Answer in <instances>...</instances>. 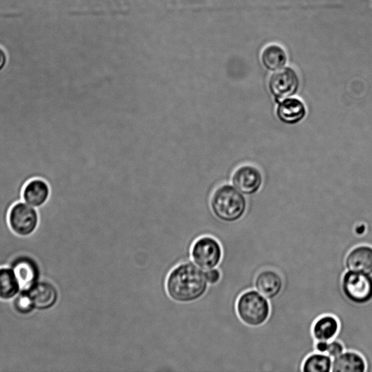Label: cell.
I'll return each mask as SVG.
<instances>
[{
	"instance_id": "1",
	"label": "cell",
	"mask_w": 372,
	"mask_h": 372,
	"mask_svg": "<svg viewBox=\"0 0 372 372\" xmlns=\"http://www.w3.org/2000/svg\"><path fill=\"white\" fill-rule=\"evenodd\" d=\"M209 287L206 272L192 260L173 267L165 282L168 297L180 304L197 302L208 293Z\"/></svg>"
},
{
	"instance_id": "2",
	"label": "cell",
	"mask_w": 372,
	"mask_h": 372,
	"mask_svg": "<svg viewBox=\"0 0 372 372\" xmlns=\"http://www.w3.org/2000/svg\"><path fill=\"white\" fill-rule=\"evenodd\" d=\"M211 206L213 214L219 221L234 223L244 216L247 210V201L234 186L224 185L213 194Z\"/></svg>"
},
{
	"instance_id": "3",
	"label": "cell",
	"mask_w": 372,
	"mask_h": 372,
	"mask_svg": "<svg viewBox=\"0 0 372 372\" xmlns=\"http://www.w3.org/2000/svg\"><path fill=\"white\" fill-rule=\"evenodd\" d=\"M236 311L239 319L245 326L259 327L270 319L272 307L270 300L260 294L256 289H249L239 297Z\"/></svg>"
},
{
	"instance_id": "4",
	"label": "cell",
	"mask_w": 372,
	"mask_h": 372,
	"mask_svg": "<svg viewBox=\"0 0 372 372\" xmlns=\"http://www.w3.org/2000/svg\"><path fill=\"white\" fill-rule=\"evenodd\" d=\"M8 223L11 231L23 239L33 236L40 223L37 210L26 202L18 201L13 204L8 213Z\"/></svg>"
},
{
	"instance_id": "5",
	"label": "cell",
	"mask_w": 372,
	"mask_h": 372,
	"mask_svg": "<svg viewBox=\"0 0 372 372\" xmlns=\"http://www.w3.org/2000/svg\"><path fill=\"white\" fill-rule=\"evenodd\" d=\"M341 289L349 303L359 306L366 305L372 300V277L347 271L342 277Z\"/></svg>"
},
{
	"instance_id": "6",
	"label": "cell",
	"mask_w": 372,
	"mask_h": 372,
	"mask_svg": "<svg viewBox=\"0 0 372 372\" xmlns=\"http://www.w3.org/2000/svg\"><path fill=\"white\" fill-rule=\"evenodd\" d=\"M192 260L204 271L218 267L223 257L222 246L215 237L204 236L195 241L192 247Z\"/></svg>"
},
{
	"instance_id": "7",
	"label": "cell",
	"mask_w": 372,
	"mask_h": 372,
	"mask_svg": "<svg viewBox=\"0 0 372 372\" xmlns=\"http://www.w3.org/2000/svg\"><path fill=\"white\" fill-rule=\"evenodd\" d=\"M268 91L277 103L297 95L300 88V79L292 67H285L274 74L268 79Z\"/></svg>"
},
{
	"instance_id": "8",
	"label": "cell",
	"mask_w": 372,
	"mask_h": 372,
	"mask_svg": "<svg viewBox=\"0 0 372 372\" xmlns=\"http://www.w3.org/2000/svg\"><path fill=\"white\" fill-rule=\"evenodd\" d=\"M8 266L12 268L22 291H28L43 279L42 268L39 263L30 255L20 254L15 256Z\"/></svg>"
},
{
	"instance_id": "9",
	"label": "cell",
	"mask_w": 372,
	"mask_h": 372,
	"mask_svg": "<svg viewBox=\"0 0 372 372\" xmlns=\"http://www.w3.org/2000/svg\"><path fill=\"white\" fill-rule=\"evenodd\" d=\"M27 292L33 300L36 313L51 314L60 301L58 288L47 279H41Z\"/></svg>"
},
{
	"instance_id": "10",
	"label": "cell",
	"mask_w": 372,
	"mask_h": 372,
	"mask_svg": "<svg viewBox=\"0 0 372 372\" xmlns=\"http://www.w3.org/2000/svg\"><path fill=\"white\" fill-rule=\"evenodd\" d=\"M232 182L234 187L244 195L253 196L261 190L263 177L258 168L246 164L234 172Z\"/></svg>"
},
{
	"instance_id": "11",
	"label": "cell",
	"mask_w": 372,
	"mask_h": 372,
	"mask_svg": "<svg viewBox=\"0 0 372 372\" xmlns=\"http://www.w3.org/2000/svg\"><path fill=\"white\" fill-rule=\"evenodd\" d=\"M307 114L305 102L298 98H288L277 103L276 116L284 125L293 126L303 121Z\"/></svg>"
},
{
	"instance_id": "12",
	"label": "cell",
	"mask_w": 372,
	"mask_h": 372,
	"mask_svg": "<svg viewBox=\"0 0 372 372\" xmlns=\"http://www.w3.org/2000/svg\"><path fill=\"white\" fill-rule=\"evenodd\" d=\"M284 281L281 274L274 270H263L260 272L254 281V288L270 301L281 293Z\"/></svg>"
},
{
	"instance_id": "13",
	"label": "cell",
	"mask_w": 372,
	"mask_h": 372,
	"mask_svg": "<svg viewBox=\"0 0 372 372\" xmlns=\"http://www.w3.org/2000/svg\"><path fill=\"white\" fill-rule=\"evenodd\" d=\"M346 271L372 274V247L367 245L357 246L345 257Z\"/></svg>"
},
{
	"instance_id": "14",
	"label": "cell",
	"mask_w": 372,
	"mask_h": 372,
	"mask_svg": "<svg viewBox=\"0 0 372 372\" xmlns=\"http://www.w3.org/2000/svg\"><path fill=\"white\" fill-rule=\"evenodd\" d=\"M51 188L47 181L40 178L29 180L25 186L22 198L25 202L36 209L43 208L51 197Z\"/></svg>"
},
{
	"instance_id": "15",
	"label": "cell",
	"mask_w": 372,
	"mask_h": 372,
	"mask_svg": "<svg viewBox=\"0 0 372 372\" xmlns=\"http://www.w3.org/2000/svg\"><path fill=\"white\" fill-rule=\"evenodd\" d=\"M340 328V324L336 317L332 314H325L314 321L312 333L316 342H329L336 339Z\"/></svg>"
},
{
	"instance_id": "16",
	"label": "cell",
	"mask_w": 372,
	"mask_h": 372,
	"mask_svg": "<svg viewBox=\"0 0 372 372\" xmlns=\"http://www.w3.org/2000/svg\"><path fill=\"white\" fill-rule=\"evenodd\" d=\"M263 67L268 72H276L286 67L288 55L285 49L277 44L266 46L260 54Z\"/></svg>"
},
{
	"instance_id": "17",
	"label": "cell",
	"mask_w": 372,
	"mask_h": 372,
	"mask_svg": "<svg viewBox=\"0 0 372 372\" xmlns=\"http://www.w3.org/2000/svg\"><path fill=\"white\" fill-rule=\"evenodd\" d=\"M367 364L364 358L357 351L347 350L333 360V372H364Z\"/></svg>"
},
{
	"instance_id": "18",
	"label": "cell",
	"mask_w": 372,
	"mask_h": 372,
	"mask_svg": "<svg viewBox=\"0 0 372 372\" xmlns=\"http://www.w3.org/2000/svg\"><path fill=\"white\" fill-rule=\"evenodd\" d=\"M22 291L10 266L0 267V301L10 303Z\"/></svg>"
},
{
	"instance_id": "19",
	"label": "cell",
	"mask_w": 372,
	"mask_h": 372,
	"mask_svg": "<svg viewBox=\"0 0 372 372\" xmlns=\"http://www.w3.org/2000/svg\"><path fill=\"white\" fill-rule=\"evenodd\" d=\"M10 304L20 319L29 320L36 312L33 300L27 291H20Z\"/></svg>"
},
{
	"instance_id": "20",
	"label": "cell",
	"mask_w": 372,
	"mask_h": 372,
	"mask_svg": "<svg viewBox=\"0 0 372 372\" xmlns=\"http://www.w3.org/2000/svg\"><path fill=\"white\" fill-rule=\"evenodd\" d=\"M333 360L327 354L313 353L307 356L302 365L303 372H330Z\"/></svg>"
},
{
	"instance_id": "21",
	"label": "cell",
	"mask_w": 372,
	"mask_h": 372,
	"mask_svg": "<svg viewBox=\"0 0 372 372\" xmlns=\"http://www.w3.org/2000/svg\"><path fill=\"white\" fill-rule=\"evenodd\" d=\"M345 350V345L342 342L336 339L333 340L328 342L326 354L329 357L335 359L344 353Z\"/></svg>"
},
{
	"instance_id": "22",
	"label": "cell",
	"mask_w": 372,
	"mask_h": 372,
	"mask_svg": "<svg viewBox=\"0 0 372 372\" xmlns=\"http://www.w3.org/2000/svg\"><path fill=\"white\" fill-rule=\"evenodd\" d=\"M205 272L206 279H208L210 286H215L221 281L222 274L218 267Z\"/></svg>"
},
{
	"instance_id": "23",
	"label": "cell",
	"mask_w": 372,
	"mask_h": 372,
	"mask_svg": "<svg viewBox=\"0 0 372 372\" xmlns=\"http://www.w3.org/2000/svg\"><path fill=\"white\" fill-rule=\"evenodd\" d=\"M328 342L317 341L315 343V350L317 353L326 354Z\"/></svg>"
},
{
	"instance_id": "24",
	"label": "cell",
	"mask_w": 372,
	"mask_h": 372,
	"mask_svg": "<svg viewBox=\"0 0 372 372\" xmlns=\"http://www.w3.org/2000/svg\"><path fill=\"white\" fill-rule=\"evenodd\" d=\"M6 63V55L4 51L0 48V70H2Z\"/></svg>"
}]
</instances>
